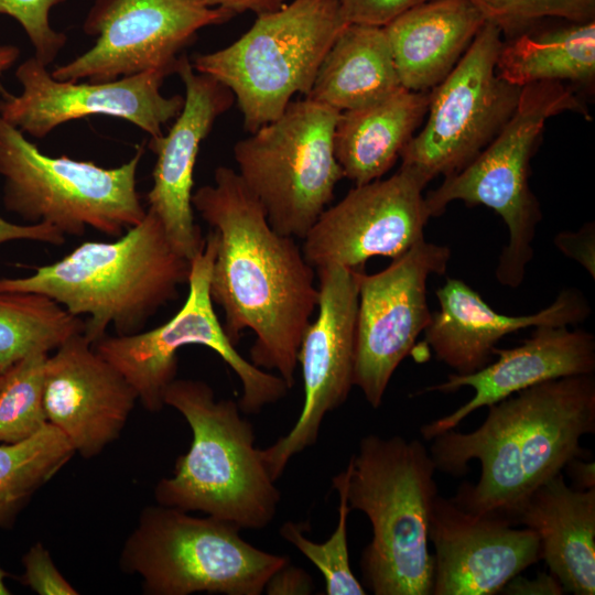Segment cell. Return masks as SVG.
<instances>
[{"label":"cell","instance_id":"9a60e30c","mask_svg":"<svg viewBox=\"0 0 595 595\" xmlns=\"http://www.w3.org/2000/svg\"><path fill=\"white\" fill-rule=\"evenodd\" d=\"M315 272L318 277V312L305 328L298 351L303 407L292 429L261 450L274 482L294 455L316 443L324 418L344 404L354 387L358 310L356 270L329 266Z\"/></svg>","mask_w":595,"mask_h":595},{"label":"cell","instance_id":"d6a6232c","mask_svg":"<svg viewBox=\"0 0 595 595\" xmlns=\"http://www.w3.org/2000/svg\"><path fill=\"white\" fill-rule=\"evenodd\" d=\"M64 0H0V14L17 20L34 47L35 58L50 65L67 42L64 33L50 24V12Z\"/></svg>","mask_w":595,"mask_h":595},{"label":"cell","instance_id":"b9f144b4","mask_svg":"<svg viewBox=\"0 0 595 595\" xmlns=\"http://www.w3.org/2000/svg\"><path fill=\"white\" fill-rule=\"evenodd\" d=\"M20 55L19 47L14 45H0V76L3 72L9 69L18 60ZM4 88L0 84V96L3 93Z\"/></svg>","mask_w":595,"mask_h":595},{"label":"cell","instance_id":"4dcf8cb0","mask_svg":"<svg viewBox=\"0 0 595 595\" xmlns=\"http://www.w3.org/2000/svg\"><path fill=\"white\" fill-rule=\"evenodd\" d=\"M48 354L32 353L0 379V443L31 437L46 423L43 403L44 364Z\"/></svg>","mask_w":595,"mask_h":595},{"label":"cell","instance_id":"ab89813d","mask_svg":"<svg viewBox=\"0 0 595 595\" xmlns=\"http://www.w3.org/2000/svg\"><path fill=\"white\" fill-rule=\"evenodd\" d=\"M208 8H220L231 14L252 12L256 15L281 8L285 0H193Z\"/></svg>","mask_w":595,"mask_h":595},{"label":"cell","instance_id":"7a4b0ae2","mask_svg":"<svg viewBox=\"0 0 595 595\" xmlns=\"http://www.w3.org/2000/svg\"><path fill=\"white\" fill-rule=\"evenodd\" d=\"M487 408L480 426L443 432L429 452L436 470L453 476L479 461L478 482L462 484L452 498L466 510L510 522L533 490L571 459L584 458L580 442L595 432L594 374L544 381Z\"/></svg>","mask_w":595,"mask_h":595},{"label":"cell","instance_id":"e575fe53","mask_svg":"<svg viewBox=\"0 0 595 595\" xmlns=\"http://www.w3.org/2000/svg\"><path fill=\"white\" fill-rule=\"evenodd\" d=\"M349 24L386 26L397 17L428 0H337Z\"/></svg>","mask_w":595,"mask_h":595},{"label":"cell","instance_id":"ffe728a7","mask_svg":"<svg viewBox=\"0 0 595 595\" xmlns=\"http://www.w3.org/2000/svg\"><path fill=\"white\" fill-rule=\"evenodd\" d=\"M175 73L185 87L184 105L169 132L149 140L148 148L156 161L147 202L172 247L191 261L205 244L192 205L196 158L216 119L231 106L234 95L215 78L196 72L185 55L180 56Z\"/></svg>","mask_w":595,"mask_h":595},{"label":"cell","instance_id":"2e32d148","mask_svg":"<svg viewBox=\"0 0 595 595\" xmlns=\"http://www.w3.org/2000/svg\"><path fill=\"white\" fill-rule=\"evenodd\" d=\"M426 184L416 171L401 165L388 178L355 185L324 209L303 238L306 262L314 270H364L372 257L402 256L424 239L430 218L422 194Z\"/></svg>","mask_w":595,"mask_h":595},{"label":"cell","instance_id":"f546056e","mask_svg":"<svg viewBox=\"0 0 595 595\" xmlns=\"http://www.w3.org/2000/svg\"><path fill=\"white\" fill-rule=\"evenodd\" d=\"M347 469L332 478V486L338 493V521L335 531L322 543L310 540L306 524L286 521L279 530L280 536L296 548L321 572L325 582L326 595H365V587L354 575L347 544L348 507Z\"/></svg>","mask_w":595,"mask_h":595},{"label":"cell","instance_id":"d590c367","mask_svg":"<svg viewBox=\"0 0 595 595\" xmlns=\"http://www.w3.org/2000/svg\"><path fill=\"white\" fill-rule=\"evenodd\" d=\"M555 246L563 255L582 264L595 279V228L593 223L584 225L576 232H561L554 238Z\"/></svg>","mask_w":595,"mask_h":595},{"label":"cell","instance_id":"f35d334b","mask_svg":"<svg viewBox=\"0 0 595 595\" xmlns=\"http://www.w3.org/2000/svg\"><path fill=\"white\" fill-rule=\"evenodd\" d=\"M509 595H561L563 586L549 573H539L534 578L528 580L520 574L512 577L500 591Z\"/></svg>","mask_w":595,"mask_h":595},{"label":"cell","instance_id":"cb8c5ba5","mask_svg":"<svg viewBox=\"0 0 595 595\" xmlns=\"http://www.w3.org/2000/svg\"><path fill=\"white\" fill-rule=\"evenodd\" d=\"M485 23L469 0H428L383 26L402 87L429 91L436 86Z\"/></svg>","mask_w":595,"mask_h":595},{"label":"cell","instance_id":"484cf974","mask_svg":"<svg viewBox=\"0 0 595 595\" xmlns=\"http://www.w3.org/2000/svg\"><path fill=\"white\" fill-rule=\"evenodd\" d=\"M402 88L385 28L348 24L324 56L305 98L339 112Z\"/></svg>","mask_w":595,"mask_h":595},{"label":"cell","instance_id":"277c9868","mask_svg":"<svg viewBox=\"0 0 595 595\" xmlns=\"http://www.w3.org/2000/svg\"><path fill=\"white\" fill-rule=\"evenodd\" d=\"M346 469L348 507L364 512L372 528L360 556L366 587L375 595H432L428 530L439 493L436 467L425 445L399 435L368 434Z\"/></svg>","mask_w":595,"mask_h":595},{"label":"cell","instance_id":"d4e9b609","mask_svg":"<svg viewBox=\"0 0 595 595\" xmlns=\"http://www.w3.org/2000/svg\"><path fill=\"white\" fill-rule=\"evenodd\" d=\"M428 107V91L402 87L380 101L340 112L333 141L344 177L355 185L381 178L413 137Z\"/></svg>","mask_w":595,"mask_h":595},{"label":"cell","instance_id":"ba28073f","mask_svg":"<svg viewBox=\"0 0 595 595\" xmlns=\"http://www.w3.org/2000/svg\"><path fill=\"white\" fill-rule=\"evenodd\" d=\"M567 110L585 112L572 88L563 83L523 86L515 111L490 143L424 196L430 217L443 214L450 203L463 201L485 205L502 218L509 241L499 257L496 278L504 285L519 286L533 257L541 210L529 186L530 160L548 119Z\"/></svg>","mask_w":595,"mask_h":595},{"label":"cell","instance_id":"836d02e7","mask_svg":"<svg viewBox=\"0 0 595 595\" xmlns=\"http://www.w3.org/2000/svg\"><path fill=\"white\" fill-rule=\"evenodd\" d=\"M24 574L21 583L39 595H77L78 592L55 566L48 550L41 543L33 544L22 556Z\"/></svg>","mask_w":595,"mask_h":595},{"label":"cell","instance_id":"9c48e42d","mask_svg":"<svg viewBox=\"0 0 595 595\" xmlns=\"http://www.w3.org/2000/svg\"><path fill=\"white\" fill-rule=\"evenodd\" d=\"M143 147L120 166L50 156L0 117V176L7 210L30 224L47 223L65 236L87 228L120 237L139 224L147 209L137 190Z\"/></svg>","mask_w":595,"mask_h":595},{"label":"cell","instance_id":"ee69618b","mask_svg":"<svg viewBox=\"0 0 595 595\" xmlns=\"http://www.w3.org/2000/svg\"><path fill=\"white\" fill-rule=\"evenodd\" d=\"M1 376H2V374H0V379H1Z\"/></svg>","mask_w":595,"mask_h":595},{"label":"cell","instance_id":"3957f363","mask_svg":"<svg viewBox=\"0 0 595 595\" xmlns=\"http://www.w3.org/2000/svg\"><path fill=\"white\" fill-rule=\"evenodd\" d=\"M190 267L147 209L139 224L113 241H85L30 275L0 278V292L42 294L74 316L85 315L83 334L94 345L110 326L116 335L141 332L177 299Z\"/></svg>","mask_w":595,"mask_h":595},{"label":"cell","instance_id":"8d00e7d4","mask_svg":"<svg viewBox=\"0 0 595 595\" xmlns=\"http://www.w3.org/2000/svg\"><path fill=\"white\" fill-rule=\"evenodd\" d=\"M15 240L62 246L66 240V236L47 223L19 225L0 216V246Z\"/></svg>","mask_w":595,"mask_h":595},{"label":"cell","instance_id":"603a6c76","mask_svg":"<svg viewBox=\"0 0 595 595\" xmlns=\"http://www.w3.org/2000/svg\"><path fill=\"white\" fill-rule=\"evenodd\" d=\"M510 522L536 532L541 559L564 592L595 594V488H573L561 472L533 490Z\"/></svg>","mask_w":595,"mask_h":595},{"label":"cell","instance_id":"8fae6325","mask_svg":"<svg viewBox=\"0 0 595 595\" xmlns=\"http://www.w3.org/2000/svg\"><path fill=\"white\" fill-rule=\"evenodd\" d=\"M215 255L216 235L210 230L203 249L191 260L187 298L167 322L130 335L106 334L94 344L96 351L126 378L150 412L165 407L163 393L176 379L177 353L188 345L208 347L238 376L241 383L238 405L242 413L258 414L290 389L280 376L244 358L228 338L209 291Z\"/></svg>","mask_w":595,"mask_h":595},{"label":"cell","instance_id":"5b68a950","mask_svg":"<svg viewBox=\"0 0 595 595\" xmlns=\"http://www.w3.org/2000/svg\"><path fill=\"white\" fill-rule=\"evenodd\" d=\"M163 402L184 416L193 437L188 451L176 459L173 475L155 485L156 504L202 511L240 529L269 526L281 493L238 402L217 401L203 380L177 378L165 389Z\"/></svg>","mask_w":595,"mask_h":595},{"label":"cell","instance_id":"74e56055","mask_svg":"<svg viewBox=\"0 0 595 595\" xmlns=\"http://www.w3.org/2000/svg\"><path fill=\"white\" fill-rule=\"evenodd\" d=\"M313 582L307 572L286 563L268 581L264 592L269 595L311 594Z\"/></svg>","mask_w":595,"mask_h":595},{"label":"cell","instance_id":"6da1fadb","mask_svg":"<svg viewBox=\"0 0 595 595\" xmlns=\"http://www.w3.org/2000/svg\"><path fill=\"white\" fill-rule=\"evenodd\" d=\"M192 205L216 235L212 300L236 345L255 333L250 361L275 370L291 389L303 333L318 303L315 270L295 239L278 234L239 174L218 166L214 184L193 192Z\"/></svg>","mask_w":595,"mask_h":595},{"label":"cell","instance_id":"7c38bea8","mask_svg":"<svg viewBox=\"0 0 595 595\" xmlns=\"http://www.w3.org/2000/svg\"><path fill=\"white\" fill-rule=\"evenodd\" d=\"M501 35L486 21L454 68L429 93L426 121L400 155L401 165L428 183L467 166L515 111L521 88L496 73Z\"/></svg>","mask_w":595,"mask_h":595},{"label":"cell","instance_id":"83f0119b","mask_svg":"<svg viewBox=\"0 0 595 595\" xmlns=\"http://www.w3.org/2000/svg\"><path fill=\"white\" fill-rule=\"evenodd\" d=\"M84 321L36 293L0 292V374L25 356L55 350Z\"/></svg>","mask_w":595,"mask_h":595},{"label":"cell","instance_id":"f1b7e54d","mask_svg":"<svg viewBox=\"0 0 595 595\" xmlns=\"http://www.w3.org/2000/svg\"><path fill=\"white\" fill-rule=\"evenodd\" d=\"M75 454L67 437L46 423L37 433L0 444V527L10 528L32 495Z\"/></svg>","mask_w":595,"mask_h":595},{"label":"cell","instance_id":"e0dca14e","mask_svg":"<svg viewBox=\"0 0 595 595\" xmlns=\"http://www.w3.org/2000/svg\"><path fill=\"white\" fill-rule=\"evenodd\" d=\"M35 56L22 62L15 77L20 95L6 89L0 96V117L21 132L44 138L62 123L91 115L127 120L156 139L175 119L184 97H165L160 88L172 68L152 69L110 82L57 80Z\"/></svg>","mask_w":595,"mask_h":595},{"label":"cell","instance_id":"5bb4252c","mask_svg":"<svg viewBox=\"0 0 595 595\" xmlns=\"http://www.w3.org/2000/svg\"><path fill=\"white\" fill-rule=\"evenodd\" d=\"M232 17L193 0H97L84 23L87 34L97 35L94 46L51 75L101 83L152 69L176 72L177 54L201 29Z\"/></svg>","mask_w":595,"mask_h":595},{"label":"cell","instance_id":"7402d4cb","mask_svg":"<svg viewBox=\"0 0 595 595\" xmlns=\"http://www.w3.org/2000/svg\"><path fill=\"white\" fill-rule=\"evenodd\" d=\"M440 310L431 313L425 343L439 361L466 375L490 363L504 336L538 326H569L583 322L591 307L577 289H563L554 302L531 315L509 316L494 311L469 285L447 279L436 291Z\"/></svg>","mask_w":595,"mask_h":595},{"label":"cell","instance_id":"7bdbcfd3","mask_svg":"<svg viewBox=\"0 0 595 595\" xmlns=\"http://www.w3.org/2000/svg\"><path fill=\"white\" fill-rule=\"evenodd\" d=\"M8 576V573L0 567V595H10L11 592L6 585V577Z\"/></svg>","mask_w":595,"mask_h":595},{"label":"cell","instance_id":"60d3db41","mask_svg":"<svg viewBox=\"0 0 595 595\" xmlns=\"http://www.w3.org/2000/svg\"><path fill=\"white\" fill-rule=\"evenodd\" d=\"M572 479V487L581 490L595 488V464L582 457L571 459L564 467Z\"/></svg>","mask_w":595,"mask_h":595},{"label":"cell","instance_id":"1f68e13d","mask_svg":"<svg viewBox=\"0 0 595 595\" xmlns=\"http://www.w3.org/2000/svg\"><path fill=\"white\" fill-rule=\"evenodd\" d=\"M486 21L516 34L544 18L567 22L595 20V0H469Z\"/></svg>","mask_w":595,"mask_h":595},{"label":"cell","instance_id":"4fadbf2b","mask_svg":"<svg viewBox=\"0 0 595 595\" xmlns=\"http://www.w3.org/2000/svg\"><path fill=\"white\" fill-rule=\"evenodd\" d=\"M450 258L448 247L422 239L380 272L356 270L353 381L374 409L381 405L393 372L426 328L431 320L426 282L431 274L445 272Z\"/></svg>","mask_w":595,"mask_h":595},{"label":"cell","instance_id":"52a82bcc","mask_svg":"<svg viewBox=\"0 0 595 595\" xmlns=\"http://www.w3.org/2000/svg\"><path fill=\"white\" fill-rule=\"evenodd\" d=\"M232 522L174 507H145L126 539L119 566L147 595H260L289 559L263 551Z\"/></svg>","mask_w":595,"mask_h":595},{"label":"cell","instance_id":"44dd1931","mask_svg":"<svg viewBox=\"0 0 595 595\" xmlns=\"http://www.w3.org/2000/svg\"><path fill=\"white\" fill-rule=\"evenodd\" d=\"M494 354L498 359L482 369L466 375L451 374L444 382L421 390V393L453 392L470 387L475 391L469 401L452 413L423 424L420 431L425 441L455 429L472 412L531 386L595 370L593 334L567 326H538L521 345L509 349L495 347Z\"/></svg>","mask_w":595,"mask_h":595},{"label":"cell","instance_id":"d6986e66","mask_svg":"<svg viewBox=\"0 0 595 595\" xmlns=\"http://www.w3.org/2000/svg\"><path fill=\"white\" fill-rule=\"evenodd\" d=\"M138 394L83 333L68 337L44 364L43 403L47 423L84 458L116 441Z\"/></svg>","mask_w":595,"mask_h":595},{"label":"cell","instance_id":"8992f818","mask_svg":"<svg viewBox=\"0 0 595 595\" xmlns=\"http://www.w3.org/2000/svg\"><path fill=\"white\" fill-rule=\"evenodd\" d=\"M337 0H292L257 15L251 28L191 64L227 87L244 127L253 132L278 118L292 97L309 94L327 51L348 25Z\"/></svg>","mask_w":595,"mask_h":595},{"label":"cell","instance_id":"ac0fdd59","mask_svg":"<svg viewBox=\"0 0 595 595\" xmlns=\"http://www.w3.org/2000/svg\"><path fill=\"white\" fill-rule=\"evenodd\" d=\"M429 541L435 553L432 595H494L541 560L540 541L496 515H479L436 495Z\"/></svg>","mask_w":595,"mask_h":595},{"label":"cell","instance_id":"4316f807","mask_svg":"<svg viewBox=\"0 0 595 595\" xmlns=\"http://www.w3.org/2000/svg\"><path fill=\"white\" fill-rule=\"evenodd\" d=\"M496 73L520 88L541 82L591 86L595 78V20L513 34L500 47Z\"/></svg>","mask_w":595,"mask_h":595},{"label":"cell","instance_id":"30bf717a","mask_svg":"<svg viewBox=\"0 0 595 595\" xmlns=\"http://www.w3.org/2000/svg\"><path fill=\"white\" fill-rule=\"evenodd\" d=\"M339 115L307 98L291 101L234 145L237 173L282 236L303 240L344 177L333 141Z\"/></svg>","mask_w":595,"mask_h":595}]
</instances>
